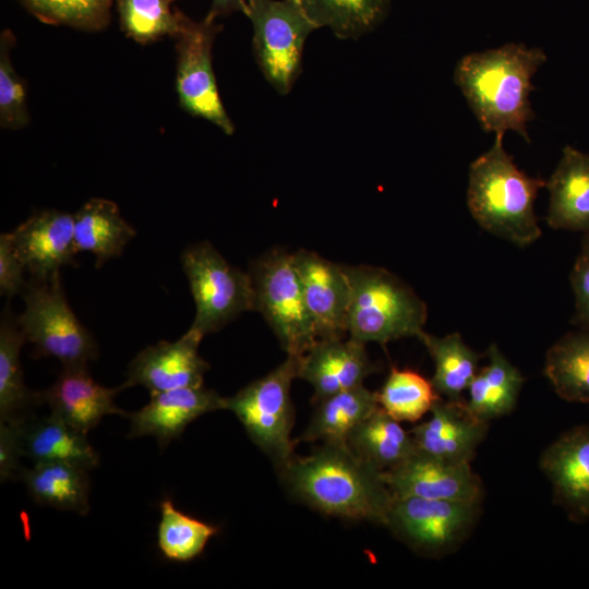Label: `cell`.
<instances>
[{
	"mask_svg": "<svg viewBox=\"0 0 589 589\" xmlns=\"http://www.w3.org/2000/svg\"><path fill=\"white\" fill-rule=\"evenodd\" d=\"M14 35L4 29L0 37V125L2 129H22L29 116L26 105L24 83L17 75L10 59Z\"/></svg>",
	"mask_w": 589,
	"mask_h": 589,
	"instance_id": "obj_36",
	"label": "cell"
},
{
	"mask_svg": "<svg viewBox=\"0 0 589 589\" xmlns=\"http://www.w3.org/2000/svg\"><path fill=\"white\" fill-rule=\"evenodd\" d=\"M223 26L205 16L193 21L184 13L175 36L177 50L176 91L183 110L205 119L227 135L235 133L219 96L212 62V49Z\"/></svg>",
	"mask_w": 589,
	"mask_h": 589,
	"instance_id": "obj_10",
	"label": "cell"
},
{
	"mask_svg": "<svg viewBox=\"0 0 589 589\" xmlns=\"http://www.w3.org/2000/svg\"><path fill=\"white\" fill-rule=\"evenodd\" d=\"M378 407L377 393L363 384L339 392L318 401L300 440L348 445L352 431Z\"/></svg>",
	"mask_w": 589,
	"mask_h": 589,
	"instance_id": "obj_25",
	"label": "cell"
},
{
	"mask_svg": "<svg viewBox=\"0 0 589 589\" xmlns=\"http://www.w3.org/2000/svg\"><path fill=\"white\" fill-rule=\"evenodd\" d=\"M418 339L434 361L431 383L436 393L448 400H464V392L479 371L480 356L465 344L458 333L437 337L423 330Z\"/></svg>",
	"mask_w": 589,
	"mask_h": 589,
	"instance_id": "obj_30",
	"label": "cell"
},
{
	"mask_svg": "<svg viewBox=\"0 0 589 589\" xmlns=\"http://www.w3.org/2000/svg\"><path fill=\"white\" fill-rule=\"evenodd\" d=\"M25 417L0 421V478L5 482L20 473L19 459L23 456Z\"/></svg>",
	"mask_w": 589,
	"mask_h": 589,
	"instance_id": "obj_37",
	"label": "cell"
},
{
	"mask_svg": "<svg viewBox=\"0 0 589 589\" xmlns=\"http://www.w3.org/2000/svg\"><path fill=\"white\" fill-rule=\"evenodd\" d=\"M203 336L189 330L176 341H159L142 349L128 366L125 388L134 385L146 387L149 393L203 385L209 369L199 354Z\"/></svg>",
	"mask_w": 589,
	"mask_h": 589,
	"instance_id": "obj_14",
	"label": "cell"
},
{
	"mask_svg": "<svg viewBox=\"0 0 589 589\" xmlns=\"http://www.w3.org/2000/svg\"><path fill=\"white\" fill-rule=\"evenodd\" d=\"M255 306L290 356H302L317 340L305 304L293 253L276 249L253 261L249 268Z\"/></svg>",
	"mask_w": 589,
	"mask_h": 589,
	"instance_id": "obj_9",
	"label": "cell"
},
{
	"mask_svg": "<svg viewBox=\"0 0 589 589\" xmlns=\"http://www.w3.org/2000/svg\"><path fill=\"white\" fill-rule=\"evenodd\" d=\"M25 341L17 317L7 305L0 322V421L25 417L29 408L43 402L40 392L24 384L20 351Z\"/></svg>",
	"mask_w": 589,
	"mask_h": 589,
	"instance_id": "obj_28",
	"label": "cell"
},
{
	"mask_svg": "<svg viewBox=\"0 0 589 589\" xmlns=\"http://www.w3.org/2000/svg\"><path fill=\"white\" fill-rule=\"evenodd\" d=\"M73 216L76 251L93 253L96 267L119 256L136 235L122 218L118 205L106 199L88 200Z\"/></svg>",
	"mask_w": 589,
	"mask_h": 589,
	"instance_id": "obj_23",
	"label": "cell"
},
{
	"mask_svg": "<svg viewBox=\"0 0 589 589\" xmlns=\"http://www.w3.org/2000/svg\"><path fill=\"white\" fill-rule=\"evenodd\" d=\"M23 456H27L34 464L63 461L88 470L99 462L86 433L52 413L36 419L26 417L23 428Z\"/></svg>",
	"mask_w": 589,
	"mask_h": 589,
	"instance_id": "obj_22",
	"label": "cell"
},
{
	"mask_svg": "<svg viewBox=\"0 0 589 589\" xmlns=\"http://www.w3.org/2000/svg\"><path fill=\"white\" fill-rule=\"evenodd\" d=\"M317 28L328 27L339 39L358 40L387 17L392 0H298Z\"/></svg>",
	"mask_w": 589,
	"mask_h": 589,
	"instance_id": "obj_29",
	"label": "cell"
},
{
	"mask_svg": "<svg viewBox=\"0 0 589 589\" xmlns=\"http://www.w3.org/2000/svg\"><path fill=\"white\" fill-rule=\"evenodd\" d=\"M540 467L569 517L589 518V425L576 426L549 445Z\"/></svg>",
	"mask_w": 589,
	"mask_h": 589,
	"instance_id": "obj_19",
	"label": "cell"
},
{
	"mask_svg": "<svg viewBox=\"0 0 589 589\" xmlns=\"http://www.w3.org/2000/svg\"><path fill=\"white\" fill-rule=\"evenodd\" d=\"M350 285L348 336L360 342L419 337L428 318L423 300L383 267L345 265Z\"/></svg>",
	"mask_w": 589,
	"mask_h": 589,
	"instance_id": "obj_4",
	"label": "cell"
},
{
	"mask_svg": "<svg viewBox=\"0 0 589 589\" xmlns=\"http://www.w3.org/2000/svg\"><path fill=\"white\" fill-rule=\"evenodd\" d=\"M26 268L16 254L10 232L0 236V293L7 298L22 294L27 280Z\"/></svg>",
	"mask_w": 589,
	"mask_h": 589,
	"instance_id": "obj_39",
	"label": "cell"
},
{
	"mask_svg": "<svg viewBox=\"0 0 589 589\" xmlns=\"http://www.w3.org/2000/svg\"><path fill=\"white\" fill-rule=\"evenodd\" d=\"M546 188V224L589 235V155L565 146Z\"/></svg>",
	"mask_w": 589,
	"mask_h": 589,
	"instance_id": "obj_21",
	"label": "cell"
},
{
	"mask_svg": "<svg viewBox=\"0 0 589 589\" xmlns=\"http://www.w3.org/2000/svg\"><path fill=\"white\" fill-rule=\"evenodd\" d=\"M544 375L564 400L589 402V329L568 333L546 352Z\"/></svg>",
	"mask_w": 589,
	"mask_h": 589,
	"instance_id": "obj_31",
	"label": "cell"
},
{
	"mask_svg": "<svg viewBox=\"0 0 589 589\" xmlns=\"http://www.w3.org/2000/svg\"><path fill=\"white\" fill-rule=\"evenodd\" d=\"M217 528L177 509L170 498L160 503L157 545L166 560L189 562L197 557Z\"/></svg>",
	"mask_w": 589,
	"mask_h": 589,
	"instance_id": "obj_32",
	"label": "cell"
},
{
	"mask_svg": "<svg viewBox=\"0 0 589 589\" xmlns=\"http://www.w3.org/2000/svg\"><path fill=\"white\" fill-rule=\"evenodd\" d=\"M546 181L520 170L496 135L493 145L469 166L467 205L486 231L518 247L537 241L541 228L534 213L538 192Z\"/></svg>",
	"mask_w": 589,
	"mask_h": 589,
	"instance_id": "obj_3",
	"label": "cell"
},
{
	"mask_svg": "<svg viewBox=\"0 0 589 589\" xmlns=\"http://www.w3.org/2000/svg\"><path fill=\"white\" fill-rule=\"evenodd\" d=\"M279 472L294 495L324 514L387 524L394 496L384 472L348 445L324 444Z\"/></svg>",
	"mask_w": 589,
	"mask_h": 589,
	"instance_id": "obj_2",
	"label": "cell"
},
{
	"mask_svg": "<svg viewBox=\"0 0 589 589\" xmlns=\"http://www.w3.org/2000/svg\"><path fill=\"white\" fill-rule=\"evenodd\" d=\"M123 389V384L116 388L101 386L89 375L87 365L63 366L56 382L40 396L53 416L87 434L105 416L125 417L127 412L115 404L116 395Z\"/></svg>",
	"mask_w": 589,
	"mask_h": 589,
	"instance_id": "obj_20",
	"label": "cell"
},
{
	"mask_svg": "<svg viewBox=\"0 0 589 589\" xmlns=\"http://www.w3.org/2000/svg\"><path fill=\"white\" fill-rule=\"evenodd\" d=\"M374 371L375 364L369 358L365 344L348 336L317 339L300 356L298 377L312 385L314 400L318 402L362 385Z\"/></svg>",
	"mask_w": 589,
	"mask_h": 589,
	"instance_id": "obj_18",
	"label": "cell"
},
{
	"mask_svg": "<svg viewBox=\"0 0 589 589\" xmlns=\"http://www.w3.org/2000/svg\"><path fill=\"white\" fill-rule=\"evenodd\" d=\"M13 248L32 277L44 278L74 265V216L45 209L29 216L10 232Z\"/></svg>",
	"mask_w": 589,
	"mask_h": 589,
	"instance_id": "obj_15",
	"label": "cell"
},
{
	"mask_svg": "<svg viewBox=\"0 0 589 589\" xmlns=\"http://www.w3.org/2000/svg\"><path fill=\"white\" fill-rule=\"evenodd\" d=\"M180 262L195 303L191 329L202 336L216 332L245 311H254L249 272L232 266L208 241L185 248Z\"/></svg>",
	"mask_w": 589,
	"mask_h": 589,
	"instance_id": "obj_8",
	"label": "cell"
},
{
	"mask_svg": "<svg viewBox=\"0 0 589 589\" xmlns=\"http://www.w3.org/2000/svg\"><path fill=\"white\" fill-rule=\"evenodd\" d=\"M384 478L393 496L478 502L483 495L482 482L470 462H452L416 452Z\"/></svg>",
	"mask_w": 589,
	"mask_h": 589,
	"instance_id": "obj_12",
	"label": "cell"
},
{
	"mask_svg": "<svg viewBox=\"0 0 589 589\" xmlns=\"http://www.w3.org/2000/svg\"><path fill=\"white\" fill-rule=\"evenodd\" d=\"M21 296L25 309L17 323L38 356L53 357L62 366H83L97 358V342L71 310L60 272L44 278L32 277Z\"/></svg>",
	"mask_w": 589,
	"mask_h": 589,
	"instance_id": "obj_5",
	"label": "cell"
},
{
	"mask_svg": "<svg viewBox=\"0 0 589 589\" xmlns=\"http://www.w3.org/2000/svg\"><path fill=\"white\" fill-rule=\"evenodd\" d=\"M545 61L542 48L508 43L461 57L454 82L484 132L504 136L514 131L530 143L527 127L536 118L532 77Z\"/></svg>",
	"mask_w": 589,
	"mask_h": 589,
	"instance_id": "obj_1",
	"label": "cell"
},
{
	"mask_svg": "<svg viewBox=\"0 0 589 589\" xmlns=\"http://www.w3.org/2000/svg\"><path fill=\"white\" fill-rule=\"evenodd\" d=\"M569 279L575 294L574 322L589 329V235L582 239Z\"/></svg>",
	"mask_w": 589,
	"mask_h": 589,
	"instance_id": "obj_38",
	"label": "cell"
},
{
	"mask_svg": "<svg viewBox=\"0 0 589 589\" xmlns=\"http://www.w3.org/2000/svg\"><path fill=\"white\" fill-rule=\"evenodd\" d=\"M242 13L253 27V53L262 74L276 93L289 94L302 72L305 41L317 27L298 0H248Z\"/></svg>",
	"mask_w": 589,
	"mask_h": 589,
	"instance_id": "obj_7",
	"label": "cell"
},
{
	"mask_svg": "<svg viewBox=\"0 0 589 589\" xmlns=\"http://www.w3.org/2000/svg\"><path fill=\"white\" fill-rule=\"evenodd\" d=\"M376 393L380 407L400 422L420 420L441 397L431 380L413 370L397 368L390 369Z\"/></svg>",
	"mask_w": 589,
	"mask_h": 589,
	"instance_id": "obj_33",
	"label": "cell"
},
{
	"mask_svg": "<svg viewBox=\"0 0 589 589\" xmlns=\"http://www.w3.org/2000/svg\"><path fill=\"white\" fill-rule=\"evenodd\" d=\"M348 446L383 472L397 467L417 452L411 433L381 407L352 431Z\"/></svg>",
	"mask_w": 589,
	"mask_h": 589,
	"instance_id": "obj_26",
	"label": "cell"
},
{
	"mask_svg": "<svg viewBox=\"0 0 589 589\" xmlns=\"http://www.w3.org/2000/svg\"><path fill=\"white\" fill-rule=\"evenodd\" d=\"M173 0H117L121 27L140 44H149L165 36L175 38L182 12L172 9Z\"/></svg>",
	"mask_w": 589,
	"mask_h": 589,
	"instance_id": "obj_34",
	"label": "cell"
},
{
	"mask_svg": "<svg viewBox=\"0 0 589 589\" xmlns=\"http://www.w3.org/2000/svg\"><path fill=\"white\" fill-rule=\"evenodd\" d=\"M293 261L317 339L346 337L350 285L345 265L303 249Z\"/></svg>",
	"mask_w": 589,
	"mask_h": 589,
	"instance_id": "obj_13",
	"label": "cell"
},
{
	"mask_svg": "<svg viewBox=\"0 0 589 589\" xmlns=\"http://www.w3.org/2000/svg\"><path fill=\"white\" fill-rule=\"evenodd\" d=\"M300 356L287 359L263 377L226 398L250 438L283 470L294 458L291 429L294 422L290 387L298 377Z\"/></svg>",
	"mask_w": 589,
	"mask_h": 589,
	"instance_id": "obj_6",
	"label": "cell"
},
{
	"mask_svg": "<svg viewBox=\"0 0 589 589\" xmlns=\"http://www.w3.org/2000/svg\"><path fill=\"white\" fill-rule=\"evenodd\" d=\"M40 22L82 31L106 28L113 0H19Z\"/></svg>",
	"mask_w": 589,
	"mask_h": 589,
	"instance_id": "obj_35",
	"label": "cell"
},
{
	"mask_svg": "<svg viewBox=\"0 0 589 589\" xmlns=\"http://www.w3.org/2000/svg\"><path fill=\"white\" fill-rule=\"evenodd\" d=\"M87 472L80 465L45 461L21 469L20 477L37 504L86 515L91 488Z\"/></svg>",
	"mask_w": 589,
	"mask_h": 589,
	"instance_id": "obj_24",
	"label": "cell"
},
{
	"mask_svg": "<svg viewBox=\"0 0 589 589\" xmlns=\"http://www.w3.org/2000/svg\"><path fill=\"white\" fill-rule=\"evenodd\" d=\"M486 356L489 364L471 381L465 404L473 416L489 422L515 408L525 378L496 345L489 347Z\"/></svg>",
	"mask_w": 589,
	"mask_h": 589,
	"instance_id": "obj_27",
	"label": "cell"
},
{
	"mask_svg": "<svg viewBox=\"0 0 589 589\" xmlns=\"http://www.w3.org/2000/svg\"><path fill=\"white\" fill-rule=\"evenodd\" d=\"M430 418L411 431L417 450L452 462H470L484 440L489 422L473 416L464 400L440 397Z\"/></svg>",
	"mask_w": 589,
	"mask_h": 589,
	"instance_id": "obj_16",
	"label": "cell"
},
{
	"mask_svg": "<svg viewBox=\"0 0 589 589\" xmlns=\"http://www.w3.org/2000/svg\"><path fill=\"white\" fill-rule=\"evenodd\" d=\"M226 409V398L202 386L151 393L140 410L127 412L130 437L154 436L160 447L180 437L189 423L202 414Z\"/></svg>",
	"mask_w": 589,
	"mask_h": 589,
	"instance_id": "obj_17",
	"label": "cell"
},
{
	"mask_svg": "<svg viewBox=\"0 0 589 589\" xmlns=\"http://www.w3.org/2000/svg\"><path fill=\"white\" fill-rule=\"evenodd\" d=\"M479 509L478 502L394 496L386 526L416 549L445 552L470 532Z\"/></svg>",
	"mask_w": 589,
	"mask_h": 589,
	"instance_id": "obj_11",
	"label": "cell"
},
{
	"mask_svg": "<svg viewBox=\"0 0 589 589\" xmlns=\"http://www.w3.org/2000/svg\"><path fill=\"white\" fill-rule=\"evenodd\" d=\"M248 0H212L206 17L216 21L235 12H243Z\"/></svg>",
	"mask_w": 589,
	"mask_h": 589,
	"instance_id": "obj_40",
	"label": "cell"
}]
</instances>
